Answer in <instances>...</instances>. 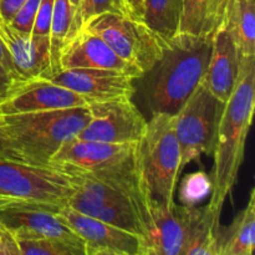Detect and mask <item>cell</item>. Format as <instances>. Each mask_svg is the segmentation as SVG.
<instances>
[{"mask_svg":"<svg viewBox=\"0 0 255 255\" xmlns=\"http://www.w3.org/2000/svg\"><path fill=\"white\" fill-rule=\"evenodd\" d=\"M213 36L178 32L159 59L134 80V95L149 115H174L201 84L211 57Z\"/></svg>","mask_w":255,"mask_h":255,"instance_id":"obj_1","label":"cell"},{"mask_svg":"<svg viewBox=\"0 0 255 255\" xmlns=\"http://www.w3.org/2000/svg\"><path fill=\"white\" fill-rule=\"evenodd\" d=\"M255 107V57L241 59L239 79L224 105L212 157V193L208 204L222 213L223 204L238 179L244 159L246 142Z\"/></svg>","mask_w":255,"mask_h":255,"instance_id":"obj_2","label":"cell"},{"mask_svg":"<svg viewBox=\"0 0 255 255\" xmlns=\"http://www.w3.org/2000/svg\"><path fill=\"white\" fill-rule=\"evenodd\" d=\"M90 119L89 106L0 115V138L9 158L31 166L50 167L57 149L76 137Z\"/></svg>","mask_w":255,"mask_h":255,"instance_id":"obj_3","label":"cell"},{"mask_svg":"<svg viewBox=\"0 0 255 255\" xmlns=\"http://www.w3.org/2000/svg\"><path fill=\"white\" fill-rule=\"evenodd\" d=\"M79 177L66 206L91 218L136 234L143 243V255L151 224L152 199L139 172L121 183H109L90 174L64 171Z\"/></svg>","mask_w":255,"mask_h":255,"instance_id":"obj_4","label":"cell"},{"mask_svg":"<svg viewBox=\"0 0 255 255\" xmlns=\"http://www.w3.org/2000/svg\"><path fill=\"white\" fill-rule=\"evenodd\" d=\"M137 168L152 201L164 206L176 203L181 177V149L173 129V115L154 114L136 147Z\"/></svg>","mask_w":255,"mask_h":255,"instance_id":"obj_5","label":"cell"},{"mask_svg":"<svg viewBox=\"0 0 255 255\" xmlns=\"http://www.w3.org/2000/svg\"><path fill=\"white\" fill-rule=\"evenodd\" d=\"M79 177L55 167H37L0 154V208L35 204L55 213L66 206Z\"/></svg>","mask_w":255,"mask_h":255,"instance_id":"obj_6","label":"cell"},{"mask_svg":"<svg viewBox=\"0 0 255 255\" xmlns=\"http://www.w3.org/2000/svg\"><path fill=\"white\" fill-rule=\"evenodd\" d=\"M224 105L199 84L173 115L182 171L191 162H199L203 154L212 157Z\"/></svg>","mask_w":255,"mask_h":255,"instance_id":"obj_7","label":"cell"},{"mask_svg":"<svg viewBox=\"0 0 255 255\" xmlns=\"http://www.w3.org/2000/svg\"><path fill=\"white\" fill-rule=\"evenodd\" d=\"M82 29L99 35L142 74L153 66L163 51L164 42L143 21L133 17L105 12L90 19Z\"/></svg>","mask_w":255,"mask_h":255,"instance_id":"obj_8","label":"cell"},{"mask_svg":"<svg viewBox=\"0 0 255 255\" xmlns=\"http://www.w3.org/2000/svg\"><path fill=\"white\" fill-rule=\"evenodd\" d=\"M91 119L77 138L106 143H138L147 128V120L132 99L94 102L89 105Z\"/></svg>","mask_w":255,"mask_h":255,"instance_id":"obj_9","label":"cell"},{"mask_svg":"<svg viewBox=\"0 0 255 255\" xmlns=\"http://www.w3.org/2000/svg\"><path fill=\"white\" fill-rule=\"evenodd\" d=\"M136 147L137 143H106L74 137L57 149L50 167L86 174L107 173L134 163Z\"/></svg>","mask_w":255,"mask_h":255,"instance_id":"obj_10","label":"cell"},{"mask_svg":"<svg viewBox=\"0 0 255 255\" xmlns=\"http://www.w3.org/2000/svg\"><path fill=\"white\" fill-rule=\"evenodd\" d=\"M56 214L82 239L85 255H143L141 238L131 232L85 216L69 206Z\"/></svg>","mask_w":255,"mask_h":255,"instance_id":"obj_11","label":"cell"},{"mask_svg":"<svg viewBox=\"0 0 255 255\" xmlns=\"http://www.w3.org/2000/svg\"><path fill=\"white\" fill-rule=\"evenodd\" d=\"M199 212V206L168 207L152 201L144 255H183Z\"/></svg>","mask_w":255,"mask_h":255,"instance_id":"obj_12","label":"cell"},{"mask_svg":"<svg viewBox=\"0 0 255 255\" xmlns=\"http://www.w3.org/2000/svg\"><path fill=\"white\" fill-rule=\"evenodd\" d=\"M0 224L11 236L40 237L60 241L85 255L82 239L46 207L35 204H11L0 208Z\"/></svg>","mask_w":255,"mask_h":255,"instance_id":"obj_13","label":"cell"},{"mask_svg":"<svg viewBox=\"0 0 255 255\" xmlns=\"http://www.w3.org/2000/svg\"><path fill=\"white\" fill-rule=\"evenodd\" d=\"M0 40L22 81L50 80L55 75L49 36L17 31L0 19Z\"/></svg>","mask_w":255,"mask_h":255,"instance_id":"obj_14","label":"cell"},{"mask_svg":"<svg viewBox=\"0 0 255 255\" xmlns=\"http://www.w3.org/2000/svg\"><path fill=\"white\" fill-rule=\"evenodd\" d=\"M50 80L79 94L89 104L134 96L133 77L112 70L65 69L56 72Z\"/></svg>","mask_w":255,"mask_h":255,"instance_id":"obj_15","label":"cell"},{"mask_svg":"<svg viewBox=\"0 0 255 255\" xmlns=\"http://www.w3.org/2000/svg\"><path fill=\"white\" fill-rule=\"evenodd\" d=\"M89 105L79 94L51 80H30L20 84L0 101V115L32 114Z\"/></svg>","mask_w":255,"mask_h":255,"instance_id":"obj_16","label":"cell"},{"mask_svg":"<svg viewBox=\"0 0 255 255\" xmlns=\"http://www.w3.org/2000/svg\"><path fill=\"white\" fill-rule=\"evenodd\" d=\"M59 65L60 70H112L129 75L134 80L142 75L137 67L120 57L99 35L92 34L86 29H81L75 36L67 40L60 54Z\"/></svg>","mask_w":255,"mask_h":255,"instance_id":"obj_17","label":"cell"},{"mask_svg":"<svg viewBox=\"0 0 255 255\" xmlns=\"http://www.w3.org/2000/svg\"><path fill=\"white\" fill-rule=\"evenodd\" d=\"M241 55L231 35L221 27L213 36L211 57L201 84L226 104L239 79Z\"/></svg>","mask_w":255,"mask_h":255,"instance_id":"obj_18","label":"cell"},{"mask_svg":"<svg viewBox=\"0 0 255 255\" xmlns=\"http://www.w3.org/2000/svg\"><path fill=\"white\" fill-rule=\"evenodd\" d=\"M179 32L209 36L222 27L228 0H182Z\"/></svg>","mask_w":255,"mask_h":255,"instance_id":"obj_19","label":"cell"},{"mask_svg":"<svg viewBox=\"0 0 255 255\" xmlns=\"http://www.w3.org/2000/svg\"><path fill=\"white\" fill-rule=\"evenodd\" d=\"M222 27L233 39L241 59L255 57L254 0H228Z\"/></svg>","mask_w":255,"mask_h":255,"instance_id":"obj_20","label":"cell"},{"mask_svg":"<svg viewBox=\"0 0 255 255\" xmlns=\"http://www.w3.org/2000/svg\"><path fill=\"white\" fill-rule=\"evenodd\" d=\"M255 247V189L252 188L247 206L221 231L219 255H252Z\"/></svg>","mask_w":255,"mask_h":255,"instance_id":"obj_21","label":"cell"},{"mask_svg":"<svg viewBox=\"0 0 255 255\" xmlns=\"http://www.w3.org/2000/svg\"><path fill=\"white\" fill-rule=\"evenodd\" d=\"M182 0H146L141 21L166 44L179 32Z\"/></svg>","mask_w":255,"mask_h":255,"instance_id":"obj_22","label":"cell"},{"mask_svg":"<svg viewBox=\"0 0 255 255\" xmlns=\"http://www.w3.org/2000/svg\"><path fill=\"white\" fill-rule=\"evenodd\" d=\"M221 231V213L201 207L183 255H219Z\"/></svg>","mask_w":255,"mask_h":255,"instance_id":"obj_23","label":"cell"},{"mask_svg":"<svg viewBox=\"0 0 255 255\" xmlns=\"http://www.w3.org/2000/svg\"><path fill=\"white\" fill-rule=\"evenodd\" d=\"M74 14L75 10L69 0H55L49 34L50 50H51V60L55 74L60 71V54L67 41V35L71 27Z\"/></svg>","mask_w":255,"mask_h":255,"instance_id":"obj_24","label":"cell"},{"mask_svg":"<svg viewBox=\"0 0 255 255\" xmlns=\"http://www.w3.org/2000/svg\"><path fill=\"white\" fill-rule=\"evenodd\" d=\"M105 12H114L131 17L125 0H81L79 9L72 19L67 40L75 36L90 19Z\"/></svg>","mask_w":255,"mask_h":255,"instance_id":"obj_25","label":"cell"},{"mask_svg":"<svg viewBox=\"0 0 255 255\" xmlns=\"http://www.w3.org/2000/svg\"><path fill=\"white\" fill-rule=\"evenodd\" d=\"M17 255H82L74 247L60 241L40 237L12 236Z\"/></svg>","mask_w":255,"mask_h":255,"instance_id":"obj_26","label":"cell"},{"mask_svg":"<svg viewBox=\"0 0 255 255\" xmlns=\"http://www.w3.org/2000/svg\"><path fill=\"white\" fill-rule=\"evenodd\" d=\"M178 199L183 206H199L212 193V179L204 171L189 173L177 184Z\"/></svg>","mask_w":255,"mask_h":255,"instance_id":"obj_27","label":"cell"},{"mask_svg":"<svg viewBox=\"0 0 255 255\" xmlns=\"http://www.w3.org/2000/svg\"><path fill=\"white\" fill-rule=\"evenodd\" d=\"M40 1L41 0H27L26 2H24L9 21L10 26L17 31L31 34Z\"/></svg>","mask_w":255,"mask_h":255,"instance_id":"obj_28","label":"cell"},{"mask_svg":"<svg viewBox=\"0 0 255 255\" xmlns=\"http://www.w3.org/2000/svg\"><path fill=\"white\" fill-rule=\"evenodd\" d=\"M54 1L55 0H41L40 1L31 34L49 36L52 19V10H54Z\"/></svg>","mask_w":255,"mask_h":255,"instance_id":"obj_29","label":"cell"},{"mask_svg":"<svg viewBox=\"0 0 255 255\" xmlns=\"http://www.w3.org/2000/svg\"><path fill=\"white\" fill-rule=\"evenodd\" d=\"M22 82L25 81H22L15 74H12L4 65L0 64V101Z\"/></svg>","mask_w":255,"mask_h":255,"instance_id":"obj_30","label":"cell"},{"mask_svg":"<svg viewBox=\"0 0 255 255\" xmlns=\"http://www.w3.org/2000/svg\"><path fill=\"white\" fill-rule=\"evenodd\" d=\"M0 255H17V248L14 238L1 224H0Z\"/></svg>","mask_w":255,"mask_h":255,"instance_id":"obj_31","label":"cell"},{"mask_svg":"<svg viewBox=\"0 0 255 255\" xmlns=\"http://www.w3.org/2000/svg\"><path fill=\"white\" fill-rule=\"evenodd\" d=\"M27 0H0V19L9 22L15 12Z\"/></svg>","mask_w":255,"mask_h":255,"instance_id":"obj_32","label":"cell"},{"mask_svg":"<svg viewBox=\"0 0 255 255\" xmlns=\"http://www.w3.org/2000/svg\"><path fill=\"white\" fill-rule=\"evenodd\" d=\"M146 0H125L128 9L131 17L137 20H141L142 12H143V5Z\"/></svg>","mask_w":255,"mask_h":255,"instance_id":"obj_33","label":"cell"},{"mask_svg":"<svg viewBox=\"0 0 255 255\" xmlns=\"http://www.w3.org/2000/svg\"><path fill=\"white\" fill-rule=\"evenodd\" d=\"M0 64L4 65V66L6 67V69H9L10 71L12 72V74H15L14 70H12L11 61H10V57H9V55H7L6 50H5L4 45H2L1 40H0ZM15 75H16V74H15ZM16 76H17V75H16Z\"/></svg>","mask_w":255,"mask_h":255,"instance_id":"obj_34","label":"cell"},{"mask_svg":"<svg viewBox=\"0 0 255 255\" xmlns=\"http://www.w3.org/2000/svg\"><path fill=\"white\" fill-rule=\"evenodd\" d=\"M69 1H70V4L72 5V7H74L75 12H76L77 9H79L80 2H81V0H69ZM74 15H75V14H74Z\"/></svg>","mask_w":255,"mask_h":255,"instance_id":"obj_35","label":"cell"},{"mask_svg":"<svg viewBox=\"0 0 255 255\" xmlns=\"http://www.w3.org/2000/svg\"><path fill=\"white\" fill-rule=\"evenodd\" d=\"M0 154H2V156H6V153H5V148H4V143H2L1 138H0ZM7 157V156H6Z\"/></svg>","mask_w":255,"mask_h":255,"instance_id":"obj_36","label":"cell"}]
</instances>
